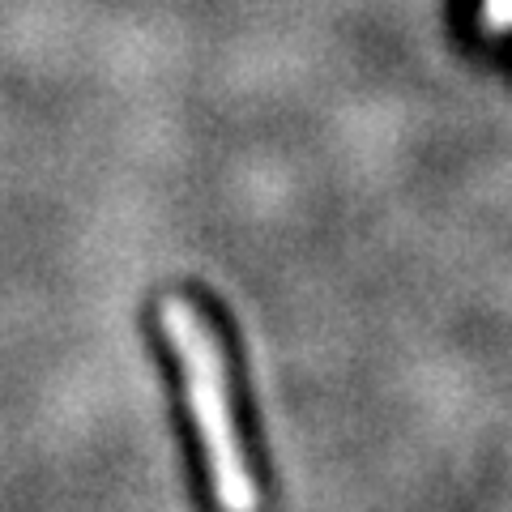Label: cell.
<instances>
[{
	"instance_id": "obj_1",
	"label": "cell",
	"mask_w": 512,
	"mask_h": 512,
	"mask_svg": "<svg viewBox=\"0 0 512 512\" xmlns=\"http://www.w3.org/2000/svg\"><path fill=\"white\" fill-rule=\"evenodd\" d=\"M158 325H163L175 359L184 367V393L188 410L201 436V453L210 466L214 500L222 512H256L261 495H256V478L248 470L244 440L235 427L231 410V380H227V359L214 338L210 320H205L188 299L167 295L158 303Z\"/></svg>"
},
{
	"instance_id": "obj_2",
	"label": "cell",
	"mask_w": 512,
	"mask_h": 512,
	"mask_svg": "<svg viewBox=\"0 0 512 512\" xmlns=\"http://www.w3.org/2000/svg\"><path fill=\"white\" fill-rule=\"evenodd\" d=\"M487 18H491L495 26L512 22V0H487Z\"/></svg>"
}]
</instances>
